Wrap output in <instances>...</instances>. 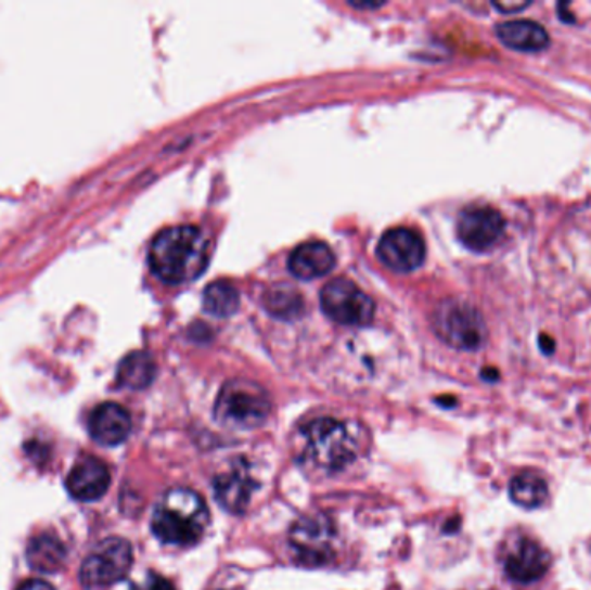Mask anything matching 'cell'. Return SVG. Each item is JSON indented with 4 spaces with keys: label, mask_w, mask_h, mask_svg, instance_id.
<instances>
[{
    "label": "cell",
    "mask_w": 591,
    "mask_h": 590,
    "mask_svg": "<svg viewBox=\"0 0 591 590\" xmlns=\"http://www.w3.org/2000/svg\"><path fill=\"white\" fill-rule=\"evenodd\" d=\"M336 539V528L323 514L303 517L291 530V548L296 560L303 565L320 566L332 557V542Z\"/></svg>",
    "instance_id": "ba28073f"
},
{
    "label": "cell",
    "mask_w": 591,
    "mask_h": 590,
    "mask_svg": "<svg viewBox=\"0 0 591 590\" xmlns=\"http://www.w3.org/2000/svg\"><path fill=\"white\" fill-rule=\"evenodd\" d=\"M156 376L153 357L145 351H133L121 360L118 368L119 386L128 389H144Z\"/></svg>",
    "instance_id": "ac0fdd59"
},
{
    "label": "cell",
    "mask_w": 591,
    "mask_h": 590,
    "mask_svg": "<svg viewBox=\"0 0 591 590\" xmlns=\"http://www.w3.org/2000/svg\"><path fill=\"white\" fill-rule=\"evenodd\" d=\"M323 312L332 321L346 325H362L372 321L375 307L371 296L351 283L348 279H334L325 284L320 295Z\"/></svg>",
    "instance_id": "52a82bcc"
},
{
    "label": "cell",
    "mask_w": 591,
    "mask_h": 590,
    "mask_svg": "<svg viewBox=\"0 0 591 590\" xmlns=\"http://www.w3.org/2000/svg\"><path fill=\"white\" fill-rule=\"evenodd\" d=\"M506 222L503 215L491 206H468L460 211L457 234L465 248L486 252L502 240Z\"/></svg>",
    "instance_id": "30bf717a"
},
{
    "label": "cell",
    "mask_w": 591,
    "mask_h": 590,
    "mask_svg": "<svg viewBox=\"0 0 591 590\" xmlns=\"http://www.w3.org/2000/svg\"><path fill=\"white\" fill-rule=\"evenodd\" d=\"M334 264H336L334 253L322 241L299 244L290 257L291 274L299 279L322 278L334 269Z\"/></svg>",
    "instance_id": "2e32d148"
},
{
    "label": "cell",
    "mask_w": 591,
    "mask_h": 590,
    "mask_svg": "<svg viewBox=\"0 0 591 590\" xmlns=\"http://www.w3.org/2000/svg\"><path fill=\"white\" fill-rule=\"evenodd\" d=\"M269 394L260 385L246 380L229 381L215 403V418L229 428L252 429L270 415Z\"/></svg>",
    "instance_id": "277c9868"
},
{
    "label": "cell",
    "mask_w": 591,
    "mask_h": 590,
    "mask_svg": "<svg viewBox=\"0 0 591 590\" xmlns=\"http://www.w3.org/2000/svg\"><path fill=\"white\" fill-rule=\"evenodd\" d=\"M434 330L442 342L457 350H477L488 338L485 319L473 305L445 299L434 313Z\"/></svg>",
    "instance_id": "5b68a950"
},
{
    "label": "cell",
    "mask_w": 591,
    "mask_h": 590,
    "mask_svg": "<svg viewBox=\"0 0 591 590\" xmlns=\"http://www.w3.org/2000/svg\"><path fill=\"white\" fill-rule=\"evenodd\" d=\"M497 37L505 48L519 52H541L550 46L549 31L531 20H512L497 26Z\"/></svg>",
    "instance_id": "9a60e30c"
},
{
    "label": "cell",
    "mask_w": 591,
    "mask_h": 590,
    "mask_svg": "<svg viewBox=\"0 0 591 590\" xmlns=\"http://www.w3.org/2000/svg\"><path fill=\"white\" fill-rule=\"evenodd\" d=\"M66 549L55 535L43 534L35 537L26 549V560L40 574H54L63 566Z\"/></svg>",
    "instance_id": "e0dca14e"
},
{
    "label": "cell",
    "mask_w": 591,
    "mask_h": 590,
    "mask_svg": "<svg viewBox=\"0 0 591 590\" xmlns=\"http://www.w3.org/2000/svg\"><path fill=\"white\" fill-rule=\"evenodd\" d=\"M265 307L275 317L293 319L303 312V298L294 287L281 284L265 295Z\"/></svg>",
    "instance_id": "44dd1931"
},
{
    "label": "cell",
    "mask_w": 591,
    "mask_h": 590,
    "mask_svg": "<svg viewBox=\"0 0 591 590\" xmlns=\"http://www.w3.org/2000/svg\"><path fill=\"white\" fill-rule=\"evenodd\" d=\"M209 241L194 226L170 227L151 244L150 266L154 275L168 284L189 283L205 272Z\"/></svg>",
    "instance_id": "6da1fadb"
},
{
    "label": "cell",
    "mask_w": 591,
    "mask_h": 590,
    "mask_svg": "<svg viewBox=\"0 0 591 590\" xmlns=\"http://www.w3.org/2000/svg\"><path fill=\"white\" fill-rule=\"evenodd\" d=\"M90 435L106 447L124 444L132 432V420L125 407L115 402L101 403L89 420Z\"/></svg>",
    "instance_id": "5bb4252c"
},
{
    "label": "cell",
    "mask_w": 591,
    "mask_h": 590,
    "mask_svg": "<svg viewBox=\"0 0 591 590\" xmlns=\"http://www.w3.org/2000/svg\"><path fill=\"white\" fill-rule=\"evenodd\" d=\"M132 546L119 537L98 543L80 568V582L86 589L111 586L125 578L132 568Z\"/></svg>",
    "instance_id": "8992f818"
},
{
    "label": "cell",
    "mask_w": 591,
    "mask_h": 590,
    "mask_svg": "<svg viewBox=\"0 0 591 590\" xmlns=\"http://www.w3.org/2000/svg\"><path fill=\"white\" fill-rule=\"evenodd\" d=\"M549 551L528 535H512L503 546L502 563L506 577L517 583L540 580L550 568Z\"/></svg>",
    "instance_id": "9c48e42d"
},
{
    "label": "cell",
    "mask_w": 591,
    "mask_h": 590,
    "mask_svg": "<svg viewBox=\"0 0 591 590\" xmlns=\"http://www.w3.org/2000/svg\"><path fill=\"white\" fill-rule=\"evenodd\" d=\"M255 488V479L249 475L246 464L241 461L237 464H232L226 473L218 475L214 482L215 497H217L218 504L232 514H243L246 511Z\"/></svg>",
    "instance_id": "7c38bea8"
},
{
    "label": "cell",
    "mask_w": 591,
    "mask_h": 590,
    "mask_svg": "<svg viewBox=\"0 0 591 590\" xmlns=\"http://www.w3.org/2000/svg\"><path fill=\"white\" fill-rule=\"evenodd\" d=\"M209 525V511L205 499L189 488H175L163 497L154 510V535L168 546L192 548L196 546Z\"/></svg>",
    "instance_id": "7a4b0ae2"
},
{
    "label": "cell",
    "mask_w": 591,
    "mask_h": 590,
    "mask_svg": "<svg viewBox=\"0 0 591 590\" xmlns=\"http://www.w3.org/2000/svg\"><path fill=\"white\" fill-rule=\"evenodd\" d=\"M205 310L215 317H230L232 313L237 312L239 308V293L232 284L227 281H217V283L209 284L206 287Z\"/></svg>",
    "instance_id": "ffe728a7"
},
{
    "label": "cell",
    "mask_w": 591,
    "mask_h": 590,
    "mask_svg": "<svg viewBox=\"0 0 591 590\" xmlns=\"http://www.w3.org/2000/svg\"><path fill=\"white\" fill-rule=\"evenodd\" d=\"M133 590H175L166 578L159 577V575L150 574L145 578V582L141 587H136Z\"/></svg>",
    "instance_id": "7402d4cb"
},
{
    "label": "cell",
    "mask_w": 591,
    "mask_h": 590,
    "mask_svg": "<svg viewBox=\"0 0 591 590\" xmlns=\"http://www.w3.org/2000/svg\"><path fill=\"white\" fill-rule=\"evenodd\" d=\"M301 461L316 470L336 473L357 459L360 444L351 426L332 418L310 421L301 429Z\"/></svg>",
    "instance_id": "3957f363"
},
{
    "label": "cell",
    "mask_w": 591,
    "mask_h": 590,
    "mask_svg": "<svg viewBox=\"0 0 591 590\" xmlns=\"http://www.w3.org/2000/svg\"><path fill=\"white\" fill-rule=\"evenodd\" d=\"M511 497L515 504L526 510L540 508L549 499V485L537 473H521L511 482Z\"/></svg>",
    "instance_id": "d6986e66"
},
{
    "label": "cell",
    "mask_w": 591,
    "mask_h": 590,
    "mask_svg": "<svg viewBox=\"0 0 591 590\" xmlns=\"http://www.w3.org/2000/svg\"><path fill=\"white\" fill-rule=\"evenodd\" d=\"M110 470L103 461L86 458L78 461L69 471L66 487L75 499L83 502L98 501L110 488Z\"/></svg>",
    "instance_id": "4fadbf2b"
},
{
    "label": "cell",
    "mask_w": 591,
    "mask_h": 590,
    "mask_svg": "<svg viewBox=\"0 0 591 590\" xmlns=\"http://www.w3.org/2000/svg\"><path fill=\"white\" fill-rule=\"evenodd\" d=\"M540 347H541V350H543L544 354H547V356H550V354H552L553 351V339L549 338L547 334H541Z\"/></svg>",
    "instance_id": "d4e9b609"
},
{
    "label": "cell",
    "mask_w": 591,
    "mask_h": 590,
    "mask_svg": "<svg viewBox=\"0 0 591 590\" xmlns=\"http://www.w3.org/2000/svg\"><path fill=\"white\" fill-rule=\"evenodd\" d=\"M531 2H494V8L500 9L502 13H519L524 9H528Z\"/></svg>",
    "instance_id": "603a6c76"
},
{
    "label": "cell",
    "mask_w": 591,
    "mask_h": 590,
    "mask_svg": "<svg viewBox=\"0 0 591 590\" xmlns=\"http://www.w3.org/2000/svg\"><path fill=\"white\" fill-rule=\"evenodd\" d=\"M17 590H54V587L51 583L43 582V580H28Z\"/></svg>",
    "instance_id": "cb8c5ba5"
},
{
    "label": "cell",
    "mask_w": 591,
    "mask_h": 590,
    "mask_svg": "<svg viewBox=\"0 0 591 590\" xmlns=\"http://www.w3.org/2000/svg\"><path fill=\"white\" fill-rule=\"evenodd\" d=\"M378 260L395 272H412L426 258V244L417 232L396 227L381 238L377 246Z\"/></svg>",
    "instance_id": "8fae6325"
}]
</instances>
